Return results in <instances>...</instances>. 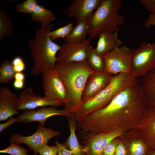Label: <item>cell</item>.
I'll use <instances>...</instances> for the list:
<instances>
[{
  "mask_svg": "<svg viewBox=\"0 0 155 155\" xmlns=\"http://www.w3.org/2000/svg\"><path fill=\"white\" fill-rule=\"evenodd\" d=\"M138 83L126 87L106 106L89 114L78 123L81 132L90 134L109 132L111 131L113 119L119 114L131 113L140 110L145 99Z\"/></svg>",
  "mask_w": 155,
  "mask_h": 155,
  "instance_id": "6da1fadb",
  "label": "cell"
},
{
  "mask_svg": "<svg viewBox=\"0 0 155 155\" xmlns=\"http://www.w3.org/2000/svg\"><path fill=\"white\" fill-rule=\"evenodd\" d=\"M55 68L68 94L64 108L74 113L81 104L82 96L88 77L94 71L87 60L77 62H57Z\"/></svg>",
  "mask_w": 155,
  "mask_h": 155,
  "instance_id": "7a4b0ae2",
  "label": "cell"
},
{
  "mask_svg": "<svg viewBox=\"0 0 155 155\" xmlns=\"http://www.w3.org/2000/svg\"><path fill=\"white\" fill-rule=\"evenodd\" d=\"M54 27L52 24L41 26L36 29L35 39L28 40L30 55L34 61L31 73L35 76L55 68L58 60L56 55L61 46L53 42L48 34Z\"/></svg>",
  "mask_w": 155,
  "mask_h": 155,
  "instance_id": "3957f363",
  "label": "cell"
},
{
  "mask_svg": "<svg viewBox=\"0 0 155 155\" xmlns=\"http://www.w3.org/2000/svg\"><path fill=\"white\" fill-rule=\"evenodd\" d=\"M139 82V79L131 74L122 73L113 76L110 83L99 93L82 101L78 108L74 113L77 122L82 121L89 114L102 108L121 90Z\"/></svg>",
  "mask_w": 155,
  "mask_h": 155,
  "instance_id": "277c9868",
  "label": "cell"
},
{
  "mask_svg": "<svg viewBox=\"0 0 155 155\" xmlns=\"http://www.w3.org/2000/svg\"><path fill=\"white\" fill-rule=\"evenodd\" d=\"M122 0H102L92 16L87 20L92 39L98 37L104 32H118L119 26L125 24L123 15L118 12L122 5Z\"/></svg>",
  "mask_w": 155,
  "mask_h": 155,
  "instance_id": "5b68a950",
  "label": "cell"
},
{
  "mask_svg": "<svg viewBox=\"0 0 155 155\" xmlns=\"http://www.w3.org/2000/svg\"><path fill=\"white\" fill-rule=\"evenodd\" d=\"M155 67V41L143 42L132 50L131 74L140 79Z\"/></svg>",
  "mask_w": 155,
  "mask_h": 155,
  "instance_id": "8992f818",
  "label": "cell"
},
{
  "mask_svg": "<svg viewBox=\"0 0 155 155\" xmlns=\"http://www.w3.org/2000/svg\"><path fill=\"white\" fill-rule=\"evenodd\" d=\"M105 71L112 76L122 73L131 74L132 50L123 46L102 56Z\"/></svg>",
  "mask_w": 155,
  "mask_h": 155,
  "instance_id": "52a82bcc",
  "label": "cell"
},
{
  "mask_svg": "<svg viewBox=\"0 0 155 155\" xmlns=\"http://www.w3.org/2000/svg\"><path fill=\"white\" fill-rule=\"evenodd\" d=\"M45 98L64 104L68 99L65 87L55 68L46 70L42 74Z\"/></svg>",
  "mask_w": 155,
  "mask_h": 155,
  "instance_id": "ba28073f",
  "label": "cell"
},
{
  "mask_svg": "<svg viewBox=\"0 0 155 155\" xmlns=\"http://www.w3.org/2000/svg\"><path fill=\"white\" fill-rule=\"evenodd\" d=\"M61 133L49 128H46L40 124L38 125L36 131L32 135L24 136L19 133L11 135L9 138L10 142L17 144H24L34 151L33 154L37 155L38 150L47 144L51 138L59 136Z\"/></svg>",
  "mask_w": 155,
  "mask_h": 155,
  "instance_id": "9c48e42d",
  "label": "cell"
},
{
  "mask_svg": "<svg viewBox=\"0 0 155 155\" xmlns=\"http://www.w3.org/2000/svg\"><path fill=\"white\" fill-rule=\"evenodd\" d=\"M92 39L89 37L81 42H66L62 45L61 49L58 52L59 56L57 62L67 63L86 60Z\"/></svg>",
  "mask_w": 155,
  "mask_h": 155,
  "instance_id": "30bf717a",
  "label": "cell"
},
{
  "mask_svg": "<svg viewBox=\"0 0 155 155\" xmlns=\"http://www.w3.org/2000/svg\"><path fill=\"white\" fill-rule=\"evenodd\" d=\"M121 134L119 130L107 133L88 134L84 138V146L83 151L86 155H102L106 146L114 139Z\"/></svg>",
  "mask_w": 155,
  "mask_h": 155,
  "instance_id": "8fae6325",
  "label": "cell"
},
{
  "mask_svg": "<svg viewBox=\"0 0 155 155\" xmlns=\"http://www.w3.org/2000/svg\"><path fill=\"white\" fill-rule=\"evenodd\" d=\"M57 107L44 106L35 110L26 109L21 114L19 115L18 118L22 123H28L37 121L44 126L46 120L49 117L54 115L65 116L66 117L72 113L64 108L59 110Z\"/></svg>",
  "mask_w": 155,
  "mask_h": 155,
  "instance_id": "7c38bea8",
  "label": "cell"
},
{
  "mask_svg": "<svg viewBox=\"0 0 155 155\" xmlns=\"http://www.w3.org/2000/svg\"><path fill=\"white\" fill-rule=\"evenodd\" d=\"M102 0H73L63 13L69 18H75L76 24L88 20L100 4Z\"/></svg>",
  "mask_w": 155,
  "mask_h": 155,
  "instance_id": "4fadbf2b",
  "label": "cell"
},
{
  "mask_svg": "<svg viewBox=\"0 0 155 155\" xmlns=\"http://www.w3.org/2000/svg\"><path fill=\"white\" fill-rule=\"evenodd\" d=\"M64 105L63 104L55 101L48 100L35 94L31 88L25 89L18 96L17 109L18 110L34 109L44 106L58 107Z\"/></svg>",
  "mask_w": 155,
  "mask_h": 155,
  "instance_id": "5bb4252c",
  "label": "cell"
},
{
  "mask_svg": "<svg viewBox=\"0 0 155 155\" xmlns=\"http://www.w3.org/2000/svg\"><path fill=\"white\" fill-rule=\"evenodd\" d=\"M113 76L106 71L94 72L88 77L82 96L83 101L96 95L110 82Z\"/></svg>",
  "mask_w": 155,
  "mask_h": 155,
  "instance_id": "9a60e30c",
  "label": "cell"
},
{
  "mask_svg": "<svg viewBox=\"0 0 155 155\" xmlns=\"http://www.w3.org/2000/svg\"><path fill=\"white\" fill-rule=\"evenodd\" d=\"M18 96L7 87L0 88V121L7 120L19 112L17 110Z\"/></svg>",
  "mask_w": 155,
  "mask_h": 155,
  "instance_id": "2e32d148",
  "label": "cell"
},
{
  "mask_svg": "<svg viewBox=\"0 0 155 155\" xmlns=\"http://www.w3.org/2000/svg\"><path fill=\"white\" fill-rule=\"evenodd\" d=\"M118 32H104L99 36L96 52L102 56L106 53L120 47L122 44L118 37Z\"/></svg>",
  "mask_w": 155,
  "mask_h": 155,
  "instance_id": "e0dca14e",
  "label": "cell"
},
{
  "mask_svg": "<svg viewBox=\"0 0 155 155\" xmlns=\"http://www.w3.org/2000/svg\"><path fill=\"white\" fill-rule=\"evenodd\" d=\"M138 84L146 103L155 106V67L139 79Z\"/></svg>",
  "mask_w": 155,
  "mask_h": 155,
  "instance_id": "ac0fdd59",
  "label": "cell"
},
{
  "mask_svg": "<svg viewBox=\"0 0 155 155\" xmlns=\"http://www.w3.org/2000/svg\"><path fill=\"white\" fill-rule=\"evenodd\" d=\"M67 118L70 134L62 144L72 152V155H86L83 151V147L80 145L75 133L77 121L74 113H72Z\"/></svg>",
  "mask_w": 155,
  "mask_h": 155,
  "instance_id": "d6986e66",
  "label": "cell"
},
{
  "mask_svg": "<svg viewBox=\"0 0 155 155\" xmlns=\"http://www.w3.org/2000/svg\"><path fill=\"white\" fill-rule=\"evenodd\" d=\"M31 14L32 20L33 22L41 23L42 26L50 24L56 18L55 15L52 11L38 4Z\"/></svg>",
  "mask_w": 155,
  "mask_h": 155,
  "instance_id": "ffe728a7",
  "label": "cell"
},
{
  "mask_svg": "<svg viewBox=\"0 0 155 155\" xmlns=\"http://www.w3.org/2000/svg\"><path fill=\"white\" fill-rule=\"evenodd\" d=\"M65 39V41L72 42H81L86 39L87 35L89 34L90 29L87 20L76 24Z\"/></svg>",
  "mask_w": 155,
  "mask_h": 155,
  "instance_id": "44dd1931",
  "label": "cell"
},
{
  "mask_svg": "<svg viewBox=\"0 0 155 155\" xmlns=\"http://www.w3.org/2000/svg\"><path fill=\"white\" fill-rule=\"evenodd\" d=\"M86 60L89 65L94 72L106 71L105 63L102 56L96 52L95 48L91 46L88 50Z\"/></svg>",
  "mask_w": 155,
  "mask_h": 155,
  "instance_id": "7402d4cb",
  "label": "cell"
},
{
  "mask_svg": "<svg viewBox=\"0 0 155 155\" xmlns=\"http://www.w3.org/2000/svg\"><path fill=\"white\" fill-rule=\"evenodd\" d=\"M13 31V24L10 18L3 9L0 10V41L10 35Z\"/></svg>",
  "mask_w": 155,
  "mask_h": 155,
  "instance_id": "603a6c76",
  "label": "cell"
},
{
  "mask_svg": "<svg viewBox=\"0 0 155 155\" xmlns=\"http://www.w3.org/2000/svg\"><path fill=\"white\" fill-rule=\"evenodd\" d=\"M16 73L11 61L7 59L3 61L0 67V83H10L14 78Z\"/></svg>",
  "mask_w": 155,
  "mask_h": 155,
  "instance_id": "cb8c5ba5",
  "label": "cell"
},
{
  "mask_svg": "<svg viewBox=\"0 0 155 155\" xmlns=\"http://www.w3.org/2000/svg\"><path fill=\"white\" fill-rule=\"evenodd\" d=\"M73 28V24L69 23L67 25L59 28L57 29L51 31L48 33L52 40L58 38H66Z\"/></svg>",
  "mask_w": 155,
  "mask_h": 155,
  "instance_id": "d4e9b609",
  "label": "cell"
},
{
  "mask_svg": "<svg viewBox=\"0 0 155 155\" xmlns=\"http://www.w3.org/2000/svg\"><path fill=\"white\" fill-rule=\"evenodd\" d=\"M9 146L7 148L0 150L1 153L7 154L11 155H29V151L22 146L15 143L10 142Z\"/></svg>",
  "mask_w": 155,
  "mask_h": 155,
  "instance_id": "484cf974",
  "label": "cell"
},
{
  "mask_svg": "<svg viewBox=\"0 0 155 155\" xmlns=\"http://www.w3.org/2000/svg\"><path fill=\"white\" fill-rule=\"evenodd\" d=\"M147 150L143 143L139 141H135L129 146L128 155H146Z\"/></svg>",
  "mask_w": 155,
  "mask_h": 155,
  "instance_id": "4316f807",
  "label": "cell"
},
{
  "mask_svg": "<svg viewBox=\"0 0 155 155\" xmlns=\"http://www.w3.org/2000/svg\"><path fill=\"white\" fill-rule=\"evenodd\" d=\"M38 4L36 0H26L23 3L18 4L16 9L17 11L21 13H31Z\"/></svg>",
  "mask_w": 155,
  "mask_h": 155,
  "instance_id": "83f0119b",
  "label": "cell"
},
{
  "mask_svg": "<svg viewBox=\"0 0 155 155\" xmlns=\"http://www.w3.org/2000/svg\"><path fill=\"white\" fill-rule=\"evenodd\" d=\"M58 149L56 145L49 146L45 145L38 151L40 155H57Z\"/></svg>",
  "mask_w": 155,
  "mask_h": 155,
  "instance_id": "f1b7e54d",
  "label": "cell"
},
{
  "mask_svg": "<svg viewBox=\"0 0 155 155\" xmlns=\"http://www.w3.org/2000/svg\"><path fill=\"white\" fill-rule=\"evenodd\" d=\"M14 69L16 72H22L26 69V65L23 59L20 57H16L11 61Z\"/></svg>",
  "mask_w": 155,
  "mask_h": 155,
  "instance_id": "f546056e",
  "label": "cell"
},
{
  "mask_svg": "<svg viewBox=\"0 0 155 155\" xmlns=\"http://www.w3.org/2000/svg\"><path fill=\"white\" fill-rule=\"evenodd\" d=\"M113 140L105 148L102 155H114L119 143L117 141Z\"/></svg>",
  "mask_w": 155,
  "mask_h": 155,
  "instance_id": "4dcf8cb0",
  "label": "cell"
},
{
  "mask_svg": "<svg viewBox=\"0 0 155 155\" xmlns=\"http://www.w3.org/2000/svg\"><path fill=\"white\" fill-rule=\"evenodd\" d=\"M147 112L152 119L150 123V129L155 140V106H151L147 110ZM154 148L155 149V145Z\"/></svg>",
  "mask_w": 155,
  "mask_h": 155,
  "instance_id": "1f68e13d",
  "label": "cell"
},
{
  "mask_svg": "<svg viewBox=\"0 0 155 155\" xmlns=\"http://www.w3.org/2000/svg\"><path fill=\"white\" fill-rule=\"evenodd\" d=\"M140 2L147 10L155 15V0H140Z\"/></svg>",
  "mask_w": 155,
  "mask_h": 155,
  "instance_id": "d6a6232c",
  "label": "cell"
},
{
  "mask_svg": "<svg viewBox=\"0 0 155 155\" xmlns=\"http://www.w3.org/2000/svg\"><path fill=\"white\" fill-rule=\"evenodd\" d=\"M55 144L58 149L57 155H72V152L57 140H55Z\"/></svg>",
  "mask_w": 155,
  "mask_h": 155,
  "instance_id": "836d02e7",
  "label": "cell"
},
{
  "mask_svg": "<svg viewBox=\"0 0 155 155\" xmlns=\"http://www.w3.org/2000/svg\"><path fill=\"white\" fill-rule=\"evenodd\" d=\"M20 122L18 118H15L13 116L9 118L7 121L5 123L0 124V133H1L5 129L16 122Z\"/></svg>",
  "mask_w": 155,
  "mask_h": 155,
  "instance_id": "e575fe53",
  "label": "cell"
},
{
  "mask_svg": "<svg viewBox=\"0 0 155 155\" xmlns=\"http://www.w3.org/2000/svg\"><path fill=\"white\" fill-rule=\"evenodd\" d=\"M114 155H128L127 150L122 143H118Z\"/></svg>",
  "mask_w": 155,
  "mask_h": 155,
  "instance_id": "d590c367",
  "label": "cell"
},
{
  "mask_svg": "<svg viewBox=\"0 0 155 155\" xmlns=\"http://www.w3.org/2000/svg\"><path fill=\"white\" fill-rule=\"evenodd\" d=\"M152 25L155 26V15L151 13L149 15L144 24V26L146 28H149Z\"/></svg>",
  "mask_w": 155,
  "mask_h": 155,
  "instance_id": "8d00e7d4",
  "label": "cell"
},
{
  "mask_svg": "<svg viewBox=\"0 0 155 155\" xmlns=\"http://www.w3.org/2000/svg\"><path fill=\"white\" fill-rule=\"evenodd\" d=\"M24 85V81L15 80L13 84L14 88L17 89H22Z\"/></svg>",
  "mask_w": 155,
  "mask_h": 155,
  "instance_id": "74e56055",
  "label": "cell"
},
{
  "mask_svg": "<svg viewBox=\"0 0 155 155\" xmlns=\"http://www.w3.org/2000/svg\"><path fill=\"white\" fill-rule=\"evenodd\" d=\"M25 78L24 74L22 72H16L15 75V80L24 81Z\"/></svg>",
  "mask_w": 155,
  "mask_h": 155,
  "instance_id": "f35d334b",
  "label": "cell"
},
{
  "mask_svg": "<svg viewBox=\"0 0 155 155\" xmlns=\"http://www.w3.org/2000/svg\"><path fill=\"white\" fill-rule=\"evenodd\" d=\"M146 155H155V149L152 148L147 150Z\"/></svg>",
  "mask_w": 155,
  "mask_h": 155,
  "instance_id": "ab89813d",
  "label": "cell"
}]
</instances>
